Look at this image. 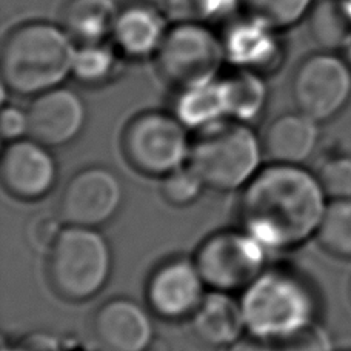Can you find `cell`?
Segmentation results:
<instances>
[{
    "mask_svg": "<svg viewBox=\"0 0 351 351\" xmlns=\"http://www.w3.org/2000/svg\"><path fill=\"white\" fill-rule=\"evenodd\" d=\"M327 206L316 173L271 162L242 188L239 219L268 252H285L317 234Z\"/></svg>",
    "mask_w": 351,
    "mask_h": 351,
    "instance_id": "obj_1",
    "label": "cell"
},
{
    "mask_svg": "<svg viewBox=\"0 0 351 351\" xmlns=\"http://www.w3.org/2000/svg\"><path fill=\"white\" fill-rule=\"evenodd\" d=\"M76 40L64 25L31 21L6 36L2 47V85L19 96H37L73 76Z\"/></svg>",
    "mask_w": 351,
    "mask_h": 351,
    "instance_id": "obj_2",
    "label": "cell"
},
{
    "mask_svg": "<svg viewBox=\"0 0 351 351\" xmlns=\"http://www.w3.org/2000/svg\"><path fill=\"white\" fill-rule=\"evenodd\" d=\"M241 305L247 333L280 342L316 322L315 291L291 269L265 268L242 291Z\"/></svg>",
    "mask_w": 351,
    "mask_h": 351,
    "instance_id": "obj_3",
    "label": "cell"
},
{
    "mask_svg": "<svg viewBox=\"0 0 351 351\" xmlns=\"http://www.w3.org/2000/svg\"><path fill=\"white\" fill-rule=\"evenodd\" d=\"M262 156V139L252 125L225 119L196 131L188 164L211 190L234 191L261 171Z\"/></svg>",
    "mask_w": 351,
    "mask_h": 351,
    "instance_id": "obj_4",
    "label": "cell"
},
{
    "mask_svg": "<svg viewBox=\"0 0 351 351\" xmlns=\"http://www.w3.org/2000/svg\"><path fill=\"white\" fill-rule=\"evenodd\" d=\"M47 254L49 285L68 302L93 299L111 278L112 252L97 228L65 225Z\"/></svg>",
    "mask_w": 351,
    "mask_h": 351,
    "instance_id": "obj_5",
    "label": "cell"
},
{
    "mask_svg": "<svg viewBox=\"0 0 351 351\" xmlns=\"http://www.w3.org/2000/svg\"><path fill=\"white\" fill-rule=\"evenodd\" d=\"M154 59L160 77L180 91L216 80L227 56L208 23L174 22Z\"/></svg>",
    "mask_w": 351,
    "mask_h": 351,
    "instance_id": "obj_6",
    "label": "cell"
},
{
    "mask_svg": "<svg viewBox=\"0 0 351 351\" xmlns=\"http://www.w3.org/2000/svg\"><path fill=\"white\" fill-rule=\"evenodd\" d=\"M191 139L180 119L165 111H145L131 119L122 136V153L143 176L164 178L190 160Z\"/></svg>",
    "mask_w": 351,
    "mask_h": 351,
    "instance_id": "obj_7",
    "label": "cell"
},
{
    "mask_svg": "<svg viewBox=\"0 0 351 351\" xmlns=\"http://www.w3.org/2000/svg\"><path fill=\"white\" fill-rule=\"evenodd\" d=\"M268 250L245 230H222L200 243L194 261L206 287L243 291L267 268Z\"/></svg>",
    "mask_w": 351,
    "mask_h": 351,
    "instance_id": "obj_8",
    "label": "cell"
},
{
    "mask_svg": "<svg viewBox=\"0 0 351 351\" xmlns=\"http://www.w3.org/2000/svg\"><path fill=\"white\" fill-rule=\"evenodd\" d=\"M298 111L316 122L341 114L351 100V64L335 51H321L300 62L291 79Z\"/></svg>",
    "mask_w": 351,
    "mask_h": 351,
    "instance_id": "obj_9",
    "label": "cell"
},
{
    "mask_svg": "<svg viewBox=\"0 0 351 351\" xmlns=\"http://www.w3.org/2000/svg\"><path fill=\"white\" fill-rule=\"evenodd\" d=\"M123 197V184L114 171L105 167H88L66 182L58 215L65 225L99 228L116 217Z\"/></svg>",
    "mask_w": 351,
    "mask_h": 351,
    "instance_id": "obj_10",
    "label": "cell"
},
{
    "mask_svg": "<svg viewBox=\"0 0 351 351\" xmlns=\"http://www.w3.org/2000/svg\"><path fill=\"white\" fill-rule=\"evenodd\" d=\"M205 287L196 261L185 256L167 259L148 278V308L165 321L190 319L205 298Z\"/></svg>",
    "mask_w": 351,
    "mask_h": 351,
    "instance_id": "obj_11",
    "label": "cell"
},
{
    "mask_svg": "<svg viewBox=\"0 0 351 351\" xmlns=\"http://www.w3.org/2000/svg\"><path fill=\"white\" fill-rule=\"evenodd\" d=\"M0 178L11 196L36 202L49 193L58 182V162L43 143L31 137L10 142L0 162Z\"/></svg>",
    "mask_w": 351,
    "mask_h": 351,
    "instance_id": "obj_12",
    "label": "cell"
},
{
    "mask_svg": "<svg viewBox=\"0 0 351 351\" xmlns=\"http://www.w3.org/2000/svg\"><path fill=\"white\" fill-rule=\"evenodd\" d=\"M27 114L28 137L48 148L64 147L76 141L88 119L82 96L66 86L37 94L31 100Z\"/></svg>",
    "mask_w": 351,
    "mask_h": 351,
    "instance_id": "obj_13",
    "label": "cell"
},
{
    "mask_svg": "<svg viewBox=\"0 0 351 351\" xmlns=\"http://www.w3.org/2000/svg\"><path fill=\"white\" fill-rule=\"evenodd\" d=\"M91 328L105 351H145L156 337L149 311L128 298H114L100 305Z\"/></svg>",
    "mask_w": 351,
    "mask_h": 351,
    "instance_id": "obj_14",
    "label": "cell"
},
{
    "mask_svg": "<svg viewBox=\"0 0 351 351\" xmlns=\"http://www.w3.org/2000/svg\"><path fill=\"white\" fill-rule=\"evenodd\" d=\"M279 33L248 14L237 19L222 37L227 60L236 68L252 70L262 76L278 71L285 58Z\"/></svg>",
    "mask_w": 351,
    "mask_h": 351,
    "instance_id": "obj_15",
    "label": "cell"
},
{
    "mask_svg": "<svg viewBox=\"0 0 351 351\" xmlns=\"http://www.w3.org/2000/svg\"><path fill=\"white\" fill-rule=\"evenodd\" d=\"M168 29L164 10L153 3L131 2L119 11L111 40L123 58L143 60L156 58Z\"/></svg>",
    "mask_w": 351,
    "mask_h": 351,
    "instance_id": "obj_16",
    "label": "cell"
},
{
    "mask_svg": "<svg viewBox=\"0 0 351 351\" xmlns=\"http://www.w3.org/2000/svg\"><path fill=\"white\" fill-rule=\"evenodd\" d=\"M319 125L300 111L278 116L261 137L263 154L274 164L304 165L321 141Z\"/></svg>",
    "mask_w": 351,
    "mask_h": 351,
    "instance_id": "obj_17",
    "label": "cell"
},
{
    "mask_svg": "<svg viewBox=\"0 0 351 351\" xmlns=\"http://www.w3.org/2000/svg\"><path fill=\"white\" fill-rule=\"evenodd\" d=\"M194 336L210 348H228L247 331L241 299L211 290L190 317Z\"/></svg>",
    "mask_w": 351,
    "mask_h": 351,
    "instance_id": "obj_18",
    "label": "cell"
},
{
    "mask_svg": "<svg viewBox=\"0 0 351 351\" xmlns=\"http://www.w3.org/2000/svg\"><path fill=\"white\" fill-rule=\"evenodd\" d=\"M121 6L116 0H70L62 25L79 45L105 42L111 37Z\"/></svg>",
    "mask_w": 351,
    "mask_h": 351,
    "instance_id": "obj_19",
    "label": "cell"
},
{
    "mask_svg": "<svg viewBox=\"0 0 351 351\" xmlns=\"http://www.w3.org/2000/svg\"><path fill=\"white\" fill-rule=\"evenodd\" d=\"M174 114L188 130L194 131L230 119L222 79L180 90L174 102Z\"/></svg>",
    "mask_w": 351,
    "mask_h": 351,
    "instance_id": "obj_20",
    "label": "cell"
},
{
    "mask_svg": "<svg viewBox=\"0 0 351 351\" xmlns=\"http://www.w3.org/2000/svg\"><path fill=\"white\" fill-rule=\"evenodd\" d=\"M227 96L228 117L252 125L258 121L268 102V88L262 74L237 68L222 77Z\"/></svg>",
    "mask_w": 351,
    "mask_h": 351,
    "instance_id": "obj_21",
    "label": "cell"
},
{
    "mask_svg": "<svg viewBox=\"0 0 351 351\" xmlns=\"http://www.w3.org/2000/svg\"><path fill=\"white\" fill-rule=\"evenodd\" d=\"M310 33L325 51L351 45V12L342 0H317L308 16Z\"/></svg>",
    "mask_w": 351,
    "mask_h": 351,
    "instance_id": "obj_22",
    "label": "cell"
},
{
    "mask_svg": "<svg viewBox=\"0 0 351 351\" xmlns=\"http://www.w3.org/2000/svg\"><path fill=\"white\" fill-rule=\"evenodd\" d=\"M119 51L105 42L82 43L77 47L73 64V77L88 86L110 82L119 70Z\"/></svg>",
    "mask_w": 351,
    "mask_h": 351,
    "instance_id": "obj_23",
    "label": "cell"
},
{
    "mask_svg": "<svg viewBox=\"0 0 351 351\" xmlns=\"http://www.w3.org/2000/svg\"><path fill=\"white\" fill-rule=\"evenodd\" d=\"M316 236L325 252L335 258L351 261V199L328 202Z\"/></svg>",
    "mask_w": 351,
    "mask_h": 351,
    "instance_id": "obj_24",
    "label": "cell"
},
{
    "mask_svg": "<svg viewBox=\"0 0 351 351\" xmlns=\"http://www.w3.org/2000/svg\"><path fill=\"white\" fill-rule=\"evenodd\" d=\"M317 0H241L247 14L284 31L308 19Z\"/></svg>",
    "mask_w": 351,
    "mask_h": 351,
    "instance_id": "obj_25",
    "label": "cell"
},
{
    "mask_svg": "<svg viewBox=\"0 0 351 351\" xmlns=\"http://www.w3.org/2000/svg\"><path fill=\"white\" fill-rule=\"evenodd\" d=\"M173 22L210 23L230 16L241 0H162Z\"/></svg>",
    "mask_w": 351,
    "mask_h": 351,
    "instance_id": "obj_26",
    "label": "cell"
},
{
    "mask_svg": "<svg viewBox=\"0 0 351 351\" xmlns=\"http://www.w3.org/2000/svg\"><path fill=\"white\" fill-rule=\"evenodd\" d=\"M206 185L194 168L186 164L160 179V194L173 206H188L202 196Z\"/></svg>",
    "mask_w": 351,
    "mask_h": 351,
    "instance_id": "obj_27",
    "label": "cell"
},
{
    "mask_svg": "<svg viewBox=\"0 0 351 351\" xmlns=\"http://www.w3.org/2000/svg\"><path fill=\"white\" fill-rule=\"evenodd\" d=\"M319 184L330 200L351 199V158L331 156L316 173Z\"/></svg>",
    "mask_w": 351,
    "mask_h": 351,
    "instance_id": "obj_28",
    "label": "cell"
},
{
    "mask_svg": "<svg viewBox=\"0 0 351 351\" xmlns=\"http://www.w3.org/2000/svg\"><path fill=\"white\" fill-rule=\"evenodd\" d=\"M64 228L65 223L58 213L56 215H37L31 219L27 230L29 245L37 252L48 253Z\"/></svg>",
    "mask_w": 351,
    "mask_h": 351,
    "instance_id": "obj_29",
    "label": "cell"
},
{
    "mask_svg": "<svg viewBox=\"0 0 351 351\" xmlns=\"http://www.w3.org/2000/svg\"><path fill=\"white\" fill-rule=\"evenodd\" d=\"M278 343V351H333L330 335L316 322Z\"/></svg>",
    "mask_w": 351,
    "mask_h": 351,
    "instance_id": "obj_30",
    "label": "cell"
},
{
    "mask_svg": "<svg viewBox=\"0 0 351 351\" xmlns=\"http://www.w3.org/2000/svg\"><path fill=\"white\" fill-rule=\"evenodd\" d=\"M0 133L5 142H16L28 137V114L27 110L14 105H3L0 117Z\"/></svg>",
    "mask_w": 351,
    "mask_h": 351,
    "instance_id": "obj_31",
    "label": "cell"
},
{
    "mask_svg": "<svg viewBox=\"0 0 351 351\" xmlns=\"http://www.w3.org/2000/svg\"><path fill=\"white\" fill-rule=\"evenodd\" d=\"M227 351H274L268 346L267 341H262L259 337L248 335L247 337H241L239 341L231 343Z\"/></svg>",
    "mask_w": 351,
    "mask_h": 351,
    "instance_id": "obj_32",
    "label": "cell"
},
{
    "mask_svg": "<svg viewBox=\"0 0 351 351\" xmlns=\"http://www.w3.org/2000/svg\"><path fill=\"white\" fill-rule=\"evenodd\" d=\"M145 351H174L173 343L167 341L165 337H154Z\"/></svg>",
    "mask_w": 351,
    "mask_h": 351,
    "instance_id": "obj_33",
    "label": "cell"
},
{
    "mask_svg": "<svg viewBox=\"0 0 351 351\" xmlns=\"http://www.w3.org/2000/svg\"><path fill=\"white\" fill-rule=\"evenodd\" d=\"M60 351H82V350H80V348H64V347H62Z\"/></svg>",
    "mask_w": 351,
    "mask_h": 351,
    "instance_id": "obj_34",
    "label": "cell"
},
{
    "mask_svg": "<svg viewBox=\"0 0 351 351\" xmlns=\"http://www.w3.org/2000/svg\"><path fill=\"white\" fill-rule=\"evenodd\" d=\"M342 2L346 3V6H347V8H348L350 12H351V0H342Z\"/></svg>",
    "mask_w": 351,
    "mask_h": 351,
    "instance_id": "obj_35",
    "label": "cell"
},
{
    "mask_svg": "<svg viewBox=\"0 0 351 351\" xmlns=\"http://www.w3.org/2000/svg\"><path fill=\"white\" fill-rule=\"evenodd\" d=\"M347 56H348V60H350V64H351V45H350V48L347 49Z\"/></svg>",
    "mask_w": 351,
    "mask_h": 351,
    "instance_id": "obj_36",
    "label": "cell"
}]
</instances>
